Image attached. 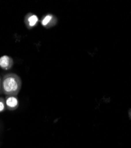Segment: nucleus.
<instances>
[{"mask_svg": "<svg viewBox=\"0 0 131 148\" xmlns=\"http://www.w3.org/2000/svg\"><path fill=\"white\" fill-rule=\"evenodd\" d=\"M21 86V79L16 73H7L2 79V91L7 95H17Z\"/></svg>", "mask_w": 131, "mask_h": 148, "instance_id": "nucleus-1", "label": "nucleus"}, {"mask_svg": "<svg viewBox=\"0 0 131 148\" xmlns=\"http://www.w3.org/2000/svg\"><path fill=\"white\" fill-rule=\"evenodd\" d=\"M24 21V24L26 27L28 29L31 30L37 26L39 20L37 15L29 13L26 14Z\"/></svg>", "mask_w": 131, "mask_h": 148, "instance_id": "nucleus-2", "label": "nucleus"}, {"mask_svg": "<svg viewBox=\"0 0 131 148\" xmlns=\"http://www.w3.org/2000/svg\"><path fill=\"white\" fill-rule=\"evenodd\" d=\"M5 102L6 107L11 111L16 110L19 106V100L17 95H7Z\"/></svg>", "mask_w": 131, "mask_h": 148, "instance_id": "nucleus-3", "label": "nucleus"}, {"mask_svg": "<svg viewBox=\"0 0 131 148\" xmlns=\"http://www.w3.org/2000/svg\"><path fill=\"white\" fill-rule=\"evenodd\" d=\"M14 65L13 59L8 55L0 57V68L5 71H8Z\"/></svg>", "mask_w": 131, "mask_h": 148, "instance_id": "nucleus-4", "label": "nucleus"}, {"mask_svg": "<svg viewBox=\"0 0 131 148\" xmlns=\"http://www.w3.org/2000/svg\"><path fill=\"white\" fill-rule=\"evenodd\" d=\"M57 23V18L52 14H47L44 16L41 20V24L42 26L45 28H50L55 26Z\"/></svg>", "mask_w": 131, "mask_h": 148, "instance_id": "nucleus-5", "label": "nucleus"}, {"mask_svg": "<svg viewBox=\"0 0 131 148\" xmlns=\"http://www.w3.org/2000/svg\"><path fill=\"white\" fill-rule=\"evenodd\" d=\"M6 108L5 102L3 98H0V113L3 112Z\"/></svg>", "mask_w": 131, "mask_h": 148, "instance_id": "nucleus-6", "label": "nucleus"}, {"mask_svg": "<svg viewBox=\"0 0 131 148\" xmlns=\"http://www.w3.org/2000/svg\"><path fill=\"white\" fill-rule=\"evenodd\" d=\"M2 90V79L0 77V91Z\"/></svg>", "mask_w": 131, "mask_h": 148, "instance_id": "nucleus-7", "label": "nucleus"}]
</instances>
